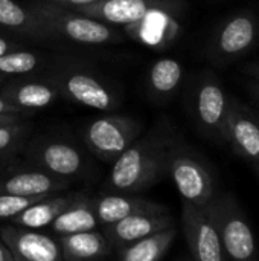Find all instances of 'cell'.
<instances>
[{
    "mask_svg": "<svg viewBox=\"0 0 259 261\" xmlns=\"http://www.w3.org/2000/svg\"><path fill=\"white\" fill-rule=\"evenodd\" d=\"M246 89L253 96V99L259 104V81H256V80H249L247 84H246Z\"/></svg>",
    "mask_w": 259,
    "mask_h": 261,
    "instance_id": "cell-32",
    "label": "cell"
},
{
    "mask_svg": "<svg viewBox=\"0 0 259 261\" xmlns=\"http://www.w3.org/2000/svg\"><path fill=\"white\" fill-rule=\"evenodd\" d=\"M0 229H2V226H0ZM0 261H15L14 260V257L11 255L8 246H6L5 242L2 240V234H0Z\"/></svg>",
    "mask_w": 259,
    "mask_h": 261,
    "instance_id": "cell-33",
    "label": "cell"
},
{
    "mask_svg": "<svg viewBox=\"0 0 259 261\" xmlns=\"http://www.w3.org/2000/svg\"><path fill=\"white\" fill-rule=\"evenodd\" d=\"M140 135L142 124L134 118L107 113L84 127L82 141L95 158L113 164Z\"/></svg>",
    "mask_w": 259,
    "mask_h": 261,
    "instance_id": "cell-7",
    "label": "cell"
},
{
    "mask_svg": "<svg viewBox=\"0 0 259 261\" xmlns=\"http://www.w3.org/2000/svg\"><path fill=\"white\" fill-rule=\"evenodd\" d=\"M182 228L192 261H227L209 208L182 202Z\"/></svg>",
    "mask_w": 259,
    "mask_h": 261,
    "instance_id": "cell-10",
    "label": "cell"
},
{
    "mask_svg": "<svg viewBox=\"0 0 259 261\" xmlns=\"http://www.w3.org/2000/svg\"><path fill=\"white\" fill-rule=\"evenodd\" d=\"M21 153L26 164L72 184L79 179H89L93 170L84 151L63 138H29Z\"/></svg>",
    "mask_w": 259,
    "mask_h": 261,
    "instance_id": "cell-3",
    "label": "cell"
},
{
    "mask_svg": "<svg viewBox=\"0 0 259 261\" xmlns=\"http://www.w3.org/2000/svg\"><path fill=\"white\" fill-rule=\"evenodd\" d=\"M186 8L183 0H101L89 6L70 8L82 15L101 20L111 26H130L142 20L154 9H171L183 12Z\"/></svg>",
    "mask_w": 259,
    "mask_h": 261,
    "instance_id": "cell-11",
    "label": "cell"
},
{
    "mask_svg": "<svg viewBox=\"0 0 259 261\" xmlns=\"http://www.w3.org/2000/svg\"><path fill=\"white\" fill-rule=\"evenodd\" d=\"M82 191H63L55 193L41 197L26 210H23L17 217L9 220L11 225L26 228V229H35L40 231L43 228H49L52 222L69 206L72 205Z\"/></svg>",
    "mask_w": 259,
    "mask_h": 261,
    "instance_id": "cell-18",
    "label": "cell"
},
{
    "mask_svg": "<svg viewBox=\"0 0 259 261\" xmlns=\"http://www.w3.org/2000/svg\"><path fill=\"white\" fill-rule=\"evenodd\" d=\"M47 78L53 81L60 96L79 106L99 112H111L121 104V98L114 89L89 69L73 66L60 67L47 75Z\"/></svg>",
    "mask_w": 259,
    "mask_h": 261,
    "instance_id": "cell-8",
    "label": "cell"
},
{
    "mask_svg": "<svg viewBox=\"0 0 259 261\" xmlns=\"http://www.w3.org/2000/svg\"><path fill=\"white\" fill-rule=\"evenodd\" d=\"M64 261H101L113 251L102 229L58 237Z\"/></svg>",
    "mask_w": 259,
    "mask_h": 261,
    "instance_id": "cell-20",
    "label": "cell"
},
{
    "mask_svg": "<svg viewBox=\"0 0 259 261\" xmlns=\"http://www.w3.org/2000/svg\"><path fill=\"white\" fill-rule=\"evenodd\" d=\"M183 66L174 58L157 60L148 72L147 87L153 99L165 102L171 99L182 86L183 81Z\"/></svg>",
    "mask_w": 259,
    "mask_h": 261,
    "instance_id": "cell-23",
    "label": "cell"
},
{
    "mask_svg": "<svg viewBox=\"0 0 259 261\" xmlns=\"http://www.w3.org/2000/svg\"><path fill=\"white\" fill-rule=\"evenodd\" d=\"M226 144L232 150L259 168V115L247 104L231 95L226 121Z\"/></svg>",
    "mask_w": 259,
    "mask_h": 261,
    "instance_id": "cell-13",
    "label": "cell"
},
{
    "mask_svg": "<svg viewBox=\"0 0 259 261\" xmlns=\"http://www.w3.org/2000/svg\"><path fill=\"white\" fill-rule=\"evenodd\" d=\"M93 210L98 217L99 226L113 225L131 214L140 211H159L166 210V206L140 197L139 194H122V193H101L96 197H92Z\"/></svg>",
    "mask_w": 259,
    "mask_h": 261,
    "instance_id": "cell-17",
    "label": "cell"
},
{
    "mask_svg": "<svg viewBox=\"0 0 259 261\" xmlns=\"http://www.w3.org/2000/svg\"><path fill=\"white\" fill-rule=\"evenodd\" d=\"M49 228L58 237L93 231V229L101 228L98 217L95 214V210H93L92 197L85 191H82V194L72 205H69L52 222V225Z\"/></svg>",
    "mask_w": 259,
    "mask_h": 261,
    "instance_id": "cell-21",
    "label": "cell"
},
{
    "mask_svg": "<svg viewBox=\"0 0 259 261\" xmlns=\"http://www.w3.org/2000/svg\"><path fill=\"white\" fill-rule=\"evenodd\" d=\"M259 40V18L255 11L241 9L226 17L214 31L208 44V58L226 67L250 52Z\"/></svg>",
    "mask_w": 259,
    "mask_h": 261,
    "instance_id": "cell-6",
    "label": "cell"
},
{
    "mask_svg": "<svg viewBox=\"0 0 259 261\" xmlns=\"http://www.w3.org/2000/svg\"><path fill=\"white\" fill-rule=\"evenodd\" d=\"M40 199L41 197H20L11 194H0V220H8V222L12 220L23 210H26L27 206H31Z\"/></svg>",
    "mask_w": 259,
    "mask_h": 261,
    "instance_id": "cell-27",
    "label": "cell"
},
{
    "mask_svg": "<svg viewBox=\"0 0 259 261\" xmlns=\"http://www.w3.org/2000/svg\"><path fill=\"white\" fill-rule=\"evenodd\" d=\"M223 245L227 261H259V251L253 229L232 194L215 196L208 205Z\"/></svg>",
    "mask_w": 259,
    "mask_h": 261,
    "instance_id": "cell-5",
    "label": "cell"
},
{
    "mask_svg": "<svg viewBox=\"0 0 259 261\" xmlns=\"http://www.w3.org/2000/svg\"><path fill=\"white\" fill-rule=\"evenodd\" d=\"M15 161H17V156H0V170L6 168L8 165H11Z\"/></svg>",
    "mask_w": 259,
    "mask_h": 261,
    "instance_id": "cell-35",
    "label": "cell"
},
{
    "mask_svg": "<svg viewBox=\"0 0 259 261\" xmlns=\"http://www.w3.org/2000/svg\"><path fill=\"white\" fill-rule=\"evenodd\" d=\"M23 46L20 43H17L15 40L12 38H8L5 35H0V57L11 52V50H15V49H21Z\"/></svg>",
    "mask_w": 259,
    "mask_h": 261,
    "instance_id": "cell-30",
    "label": "cell"
},
{
    "mask_svg": "<svg viewBox=\"0 0 259 261\" xmlns=\"http://www.w3.org/2000/svg\"><path fill=\"white\" fill-rule=\"evenodd\" d=\"M72 187V182L47 174L29 164L18 161L0 170V194L20 197H43L63 193Z\"/></svg>",
    "mask_w": 259,
    "mask_h": 261,
    "instance_id": "cell-12",
    "label": "cell"
},
{
    "mask_svg": "<svg viewBox=\"0 0 259 261\" xmlns=\"http://www.w3.org/2000/svg\"><path fill=\"white\" fill-rule=\"evenodd\" d=\"M182 261H192V260H182Z\"/></svg>",
    "mask_w": 259,
    "mask_h": 261,
    "instance_id": "cell-37",
    "label": "cell"
},
{
    "mask_svg": "<svg viewBox=\"0 0 259 261\" xmlns=\"http://www.w3.org/2000/svg\"><path fill=\"white\" fill-rule=\"evenodd\" d=\"M3 83H5V80H3V78H0V87L3 86Z\"/></svg>",
    "mask_w": 259,
    "mask_h": 261,
    "instance_id": "cell-36",
    "label": "cell"
},
{
    "mask_svg": "<svg viewBox=\"0 0 259 261\" xmlns=\"http://www.w3.org/2000/svg\"><path fill=\"white\" fill-rule=\"evenodd\" d=\"M0 96L18 109L34 113L58 101L60 92L50 78L17 76L0 87Z\"/></svg>",
    "mask_w": 259,
    "mask_h": 261,
    "instance_id": "cell-16",
    "label": "cell"
},
{
    "mask_svg": "<svg viewBox=\"0 0 259 261\" xmlns=\"http://www.w3.org/2000/svg\"><path fill=\"white\" fill-rule=\"evenodd\" d=\"M27 6L52 38L60 37L81 44H113L122 41V34L114 26L82 15L70 8L47 0H37Z\"/></svg>",
    "mask_w": 259,
    "mask_h": 261,
    "instance_id": "cell-2",
    "label": "cell"
},
{
    "mask_svg": "<svg viewBox=\"0 0 259 261\" xmlns=\"http://www.w3.org/2000/svg\"><path fill=\"white\" fill-rule=\"evenodd\" d=\"M177 138L159 124L140 135L113 164L102 185V193L139 194L168 177V159Z\"/></svg>",
    "mask_w": 259,
    "mask_h": 261,
    "instance_id": "cell-1",
    "label": "cell"
},
{
    "mask_svg": "<svg viewBox=\"0 0 259 261\" xmlns=\"http://www.w3.org/2000/svg\"><path fill=\"white\" fill-rule=\"evenodd\" d=\"M231 95L212 72H203L192 90V116L209 139L226 142V121Z\"/></svg>",
    "mask_w": 259,
    "mask_h": 261,
    "instance_id": "cell-9",
    "label": "cell"
},
{
    "mask_svg": "<svg viewBox=\"0 0 259 261\" xmlns=\"http://www.w3.org/2000/svg\"><path fill=\"white\" fill-rule=\"evenodd\" d=\"M182 12L171 11V9H154L150 14H147L142 20L125 26V31L140 43L153 47L163 46L169 43L177 29V15Z\"/></svg>",
    "mask_w": 259,
    "mask_h": 261,
    "instance_id": "cell-19",
    "label": "cell"
},
{
    "mask_svg": "<svg viewBox=\"0 0 259 261\" xmlns=\"http://www.w3.org/2000/svg\"><path fill=\"white\" fill-rule=\"evenodd\" d=\"M243 72L244 75H247L250 80H256L259 81V61H253V63H247L243 66Z\"/></svg>",
    "mask_w": 259,
    "mask_h": 261,
    "instance_id": "cell-31",
    "label": "cell"
},
{
    "mask_svg": "<svg viewBox=\"0 0 259 261\" xmlns=\"http://www.w3.org/2000/svg\"><path fill=\"white\" fill-rule=\"evenodd\" d=\"M47 2L60 5V6H66V8H81V6L93 5V3L101 2V0H47Z\"/></svg>",
    "mask_w": 259,
    "mask_h": 261,
    "instance_id": "cell-29",
    "label": "cell"
},
{
    "mask_svg": "<svg viewBox=\"0 0 259 261\" xmlns=\"http://www.w3.org/2000/svg\"><path fill=\"white\" fill-rule=\"evenodd\" d=\"M0 28L34 40L52 38L29 6L21 5L17 0H0Z\"/></svg>",
    "mask_w": 259,
    "mask_h": 261,
    "instance_id": "cell-22",
    "label": "cell"
},
{
    "mask_svg": "<svg viewBox=\"0 0 259 261\" xmlns=\"http://www.w3.org/2000/svg\"><path fill=\"white\" fill-rule=\"evenodd\" d=\"M0 234L15 261H64L60 242L47 234L11 223L2 226Z\"/></svg>",
    "mask_w": 259,
    "mask_h": 261,
    "instance_id": "cell-14",
    "label": "cell"
},
{
    "mask_svg": "<svg viewBox=\"0 0 259 261\" xmlns=\"http://www.w3.org/2000/svg\"><path fill=\"white\" fill-rule=\"evenodd\" d=\"M41 66V58L35 52L24 47L11 50L0 57V78L6 76H24L32 73Z\"/></svg>",
    "mask_w": 259,
    "mask_h": 261,
    "instance_id": "cell-25",
    "label": "cell"
},
{
    "mask_svg": "<svg viewBox=\"0 0 259 261\" xmlns=\"http://www.w3.org/2000/svg\"><path fill=\"white\" fill-rule=\"evenodd\" d=\"M258 173H259V168H258Z\"/></svg>",
    "mask_w": 259,
    "mask_h": 261,
    "instance_id": "cell-38",
    "label": "cell"
},
{
    "mask_svg": "<svg viewBox=\"0 0 259 261\" xmlns=\"http://www.w3.org/2000/svg\"><path fill=\"white\" fill-rule=\"evenodd\" d=\"M177 237V226H171L150 237L118 249V261H162Z\"/></svg>",
    "mask_w": 259,
    "mask_h": 261,
    "instance_id": "cell-24",
    "label": "cell"
},
{
    "mask_svg": "<svg viewBox=\"0 0 259 261\" xmlns=\"http://www.w3.org/2000/svg\"><path fill=\"white\" fill-rule=\"evenodd\" d=\"M0 115H21V116H31L32 113H27L21 109H18L17 106H12L11 102H8L6 99H3L0 96Z\"/></svg>",
    "mask_w": 259,
    "mask_h": 261,
    "instance_id": "cell-28",
    "label": "cell"
},
{
    "mask_svg": "<svg viewBox=\"0 0 259 261\" xmlns=\"http://www.w3.org/2000/svg\"><path fill=\"white\" fill-rule=\"evenodd\" d=\"M31 132L27 119L0 124V156H17L31 138Z\"/></svg>",
    "mask_w": 259,
    "mask_h": 261,
    "instance_id": "cell-26",
    "label": "cell"
},
{
    "mask_svg": "<svg viewBox=\"0 0 259 261\" xmlns=\"http://www.w3.org/2000/svg\"><path fill=\"white\" fill-rule=\"evenodd\" d=\"M168 177L174 182L182 200L197 208H206L217 196L215 177L208 162L179 141L171 148Z\"/></svg>",
    "mask_w": 259,
    "mask_h": 261,
    "instance_id": "cell-4",
    "label": "cell"
},
{
    "mask_svg": "<svg viewBox=\"0 0 259 261\" xmlns=\"http://www.w3.org/2000/svg\"><path fill=\"white\" fill-rule=\"evenodd\" d=\"M174 225H176L174 217L166 208L159 211H140L131 214L113 225L104 226L102 232L110 242L113 251H118L130 243L150 237Z\"/></svg>",
    "mask_w": 259,
    "mask_h": 261,
    "instance_id": "cell-15",
    "label": "cell"
},
{
    "mask_svg": "<svg viewBox=\"0 0 259 261\" xmlns=\"http://www.w3.org/2000/svg\"><path fill=\"white\" fill-rule=\"evenodd\" d=\"M29 116H21V115H0V124H8V122H17L21 119H27Z\"/></svg>",
    "mask_w": 259,
    "mask_h": 261,
    "instance_id": "cell-34",
    "label": "cell"
}]
</instances>
